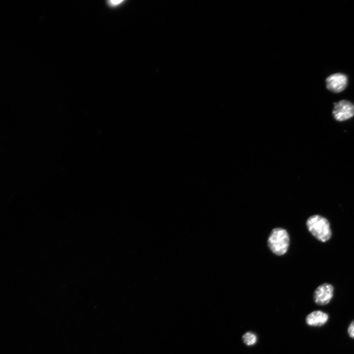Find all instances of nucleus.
<instances>
[{"mask_svg":"<svg viewBox=\"0 0 354 354\" xmlns=\"http://www.w3.org/2000/svg\"><path fill=\"white\" fill-rule=\"evenodd\" d=\"M333 287L330 284L324 283L320 285L314 292V301L320 305L328 303L333 297Z\"/></svg>","mask_w":354,"mask_h":354,"instance_id":"20e7f679","label":"nucleus"},{"mask_svg":"<svg viewBox=\"0 0 354 354\" xmlns=\"http://www.w3.org/2000/svg\"><path fill=\"white\" fill-rule=\"evenodd\" d=\"M348 332L349 336L354 339V320L349 325Z\"/></svg>","mask_w":354,"mask_h":354,"instance_id":"6e6552de","label":"nucleus"},{"mask_svg":"<svg viewBox=\"0 0 354 354\" xmlns=\"http://www.w3.org/2000/svg\"><path fill=\"white\" fill-rule=\"evenodd\" d=\"M348 78L342 73H336L329 76L326 79L327 88L335 93L344 90L347 85Z\"/></svg>","mask_w":354,"mask_h":354,"instance_id":"39448f33","label":"nucleus"},{"mask_svg":"<svg viewBox=\"0 0 354 354\" xmlns=\"http://www.w3.org/2000/svg\"><path fill=\"white\" fill-rule=\"evenodd\" d=\"M328 316L321 311H315L306 317V323L311 326H320L325 324L327 321Z\"/></svg>","mask_w":354,"mask_h":354,"instance_id":"423d86ee","label":"nucleus"},{"mask_svg":"<svg viewBox=\"0 0 354 354\" xmlns=\"http://www.w3.org/2000/svg\"><path fill=\"white\" fill-rule=\"evenodd\" d=\"M332 114L337 121L347 120L354 116V105L349 101L341 100L334 103Z\"/></svg>","mask_w":354,"mask_h":354,"instance_id":"7ed1b4c3","label":"nucleus"},{"mask_svg":"<svg viewBox=\"0 0 354 354\" xmlns=\"http://www.w3.org/2000/svg\"><path fill=\"white\" fill-rule=\"evenodd\" d=\"M242 338L243 342L248 345H253L256 341V336L250 332L245 333Z\"/></svg>","mask_w":354,"mask_h":354,"instance_id":"0eeeda50","label":"nucleus"},{"mask_svg":"<svg viewBox=\"0 0 354 354\" xmlns=\"http://www.w3.org/2000/svg\"><path fill=\"white\" fill-rule=\"evenodd\" d=\"M289 236L284 229H274L268 238V245L273 253L282 255L286 253L289 245Z\"/></svg>","mask_w":354,"mask_h":354,"instance_id":"f03ea898","label":"nucleus"},{"mask_svg":"<svg viewBox=\"0 0 354 354\" xmlns=\"http://www.w3.org/2000/svg\"><path fill=\"white\" fill-rule=\"evenodd\" d=\"M306 225L312 235L322 242H326L331 236L329 223L322 216L314 215L310 216L307 220Z\"/></svg>","mask_w":354,"mask_h":354,"instance_id":"f257e3e1","label":"nucleus"}]
</instances>
